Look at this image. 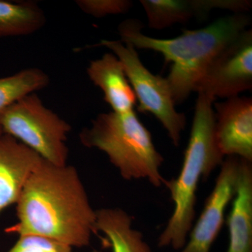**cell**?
Returning a JSON list of instances; mask_svg holds the SVG:
<instances>
[{"label": "cell", "instance_id": "cell-17", "mask_svg": "<svg viewBox=\"0 0 252 252\" xmlns=\"http://www.w3.org/2000/svg\"><path fill=\"white\" fill-rule=\"evenodd\" d=\"M75 4L86 14L98 18L126 14L132 6L129 0H77Z\"/></svg>", "mask_w": 252, "mask_h": 252}, {"label": "cell", "instance_id": "cell-7", "mask_svg": "<svg viewBox=\"0 0 252 252\" xmlns=\"http://www.w3.org/2000/svg\"><path fill=\"white\" fill-rule=\"evenodd\" d=\"M252 89V31L246 30L210 63L195 92L214 100L238 96Z\"/></svg>", "mask_w": 252, "mask_h": 252}, {"label": "cell", "instance_id": "cell-8", "mask_svg": "<svg viewBox=\"0 0 252 252\" xmlns=\"http://www.w3.org/2000/svg\"><path fill=\"white\" fill-rule=\"evenodd\" d=\"M240 162V158L237 157H228L223 160L215 187L180 252H210L224 223L225 210L235 196Z\"/></svg>", "mask_w": 252, "mask_h": 252}, {"label": "cell", "instance_id": "cell-4", "mask_svg": "<svg viewBox=\"0 0 252 252\" xmlns=\"http://www.w3.org/2000/svg\"><path fill=\"white\" fill-rule=\"evenodd\" d=\"M79 140L84 147L104 152L124 180L145 179L156 187L166 184L160 173L163 157L135 110L97 114L81 131Z\"/></svg>", "mask_w": 252, "mask_h": 252}, {"label": "cell", "instance_id": "cell-5", "mask_svg": "<svg viewBox=\"0 0 252 252\" xmlns=\"http://www.w3.org/2000/svg\"><path fill=\"white\" fill-rule=\"evenodd\" d=\"M0 128L48 162L67 165V136L72 127L46 107L37 94H29L1 111Z\"/></svg>", "mask_w": 252, "mask_h": 252}, {"label": "cell", "instance_id": "cell-12", "mask_svg": "<svg viewBox=\"0 0 252 252\" xmlns=\"http://www.w3.org/2000/svg\"><path fill=\"white\" fill-rule=\"evenodd\" d=\"M88 77L104 94V99L112 112L126 114L134 111L137 104L135 92L126 77L125 69L113 53H106L91 61L86 69Z\"/></svg>", "mask_w": 252, "mask_h": 252}, {"label": "cell", "instance_id": "cell-9", "mask_svg": "<svg viewBox=\"0 0 252 252\" xmlns=\"http://www.w3.org/2000/svg\"><path fill=\"white\" fill-rule=\"evenodd\" d=\"M215 133L223 156L252 162V99L235 96L214 102Z\"/></svg>", "mask_w": 252, "mask_h": 252}, {"label": "cell", "instance_id": "cell-14", "mask_svg": "<svg viewBox=\"0 0 252 252\" xmlns=\"http://www.w3.org/2000/svg\"><path fill=\"white\" fill-rule=\"evenodd\" d=\"M95 214V231L105 235L112 252H152L142 233L132 228V217L122 209L102 208Z\"/></svg>", "mask_w": 252, "mask_h": 252}, {"label": "cell", "instance_id": "cell-11", "mask_svg": "<svg viewBox=\"0 0 252 252\" xmlns=\"http://www.w3.org/2000/svg\"><path fill=\"white\" fill-rule=\"evenodd\" d=\"M43 158L11 136L0 135V215L18 199Z\"/></svg>", "mask_w": 252, "mask_h": 252}, {"label": "cell", "instance_id": "cell-16", "mask_svg": "<svg viewBox=\"0 0 252 252\" xmlns=\"http://www.w3.org/2000/svg\"><path fill=\"white\" fill-rule=\"evenodd\" d=\"M49 83V75L37 67L0 78V112L23 97L45 89Z\"/></svg>", "mask_w": 252, "mask_h": 252}, {"label": "cell", "instance_id": "cell-19", "mask_svg": "<svg viewBox=\"0 0 252 252\" xmlns=\"http://www.w3.org/2000/svg\"><path fill=\"white\" fill-rule=\"evenodd\" d=\"M1 134H3V132L2 131H1V128H0V135H1Z\"/></svg>", "mask_w": 252, "mask_h": 252}, {"label": "cell", "instance_id": "cell-3", "mask_svg": "<svg viewBox=\"0 0 252 252\" xmlns=\"http://www.w3.org/2000/svg\"><path fill=\"white\" fill-rule=\"evenodd\" d=\"M214 102L211 97L198 93L182 170L177 178L167 180L165 185L175 207L159 236V248L171 247L181 250L185 246L195 216L199 183L206 180L224 160L215 139Z\"/></svg>", "mask_w": 252, "mask_h": 252}, {"label": "cell", "instance_id": "cell-2", "mask_svg": "<svg viewBox=\"0 0 252 252\" xmlns=\"http://www.w3.org/2000/svg\"><path fill=\"white\" fill-rule=\"evenodd\" d=\"M251 22L245 14H233L220 18L200 29L185 30L171 39H157L142 33L139 20L126 19L119 26L121 41L136 50H152L160 53L167 63H171L166 77L176 105L195 92L199 81L217 55L242 32Z\"/></svg>", "mask_w": 252, "mask_h": 252}, {"label": "cell", "instance_id": "cell-6", "mask_svg": "<svg viewBox=\"0 0 252 252\" xmlns=\"http://www.w3.org/2000/svg\"><path fill=\"white\" fill-rule=\"evenodd\" d=\"M104 46L122 61L138 102L137 110L151 113L166 130L175 147L180 143L181 134L187 125V117L177 112L166 78L150 72L141 61L137 50L120 40L102 39L92 47Z\"/></svg>", "mask_w": 252, "mask_h": 252}, {"label": "cell", "instance_id": "cell-10", "mask_svg": "<svg viewBox=\"0 0 252 252\" xmlns=\"http://www.w3.org/2000/svg\"><path fill=\"white\" fill-rule=\"evenodd\" d=\"M149 28L162 30L192 18H203L215 9L245 14L252 8L248 0H141Z\"/></svg>", "mask_w": 252, "mask_h": 252}, {"label": "cell", "instance_id": "cell-18", "mask_svg": "<svg viewBox=\"0 0 252 252\" xmlns=\"http://www.w3.org/2000/svg\"><path fill=\"white\" fill-rule=\"evenodd\" d=\"M7 252H72V248L40 235H24Z\"/></svg>", "mask_w": 252, "mask_h": 252}, {"label": "cell", "instance_id": "cell-1", "mask_svg": "<svg viewBox=\"0 0 252 252\" xmlns=\"http://www.w3.org/2000/svg\"><path fill=\"white\" fill-rule=\"evenodd\" d=\"M16 205L18 221L5 229L18 236L36 235L71 248H84L95 233L91 206L77 169L43 159L28 179Z\"/></svg>", "mask_w": 252, "mask_h": 252}, {"label": "cell", "instance_id": "cell-13", "mask_svg": "<svg viewBox=\"0 0 252 252\" xmlns=\"http://www.w3.org/2000/svg\"><path fill=\"white\" fill-rule=\"evenodd\" d=\"M229 231L227 252H252V162L240 158L236 190L226 220Z\"/></svg>", "mask_w": 252, "mask_h": 252}, {"label": "cell", "instance_id": "cell-15", "mask_svg": "<svg viewBox=\"0 0 252 252\" xmlns=\"http://www.w3.org/2000/svg\"><path fill=\"white\" fill-rule=\"evenodd\" d=\"M46 23V15L35 1L0 0V38L30 35Z\"/></svg>", "mask_w": 252, "mask_h": 252}]
</instances>
